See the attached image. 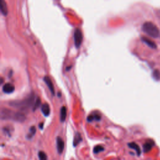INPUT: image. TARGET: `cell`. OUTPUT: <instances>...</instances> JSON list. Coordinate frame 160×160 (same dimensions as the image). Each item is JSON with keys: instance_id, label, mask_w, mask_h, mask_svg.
<instances>
[{"instance_id": "cell-12", "label": "cell", "mask_w": 160, "mask_h": 160, "mask_svg": "<svg viewBox=\"0 0 160 160\" xmlns=\"http://www.w3.org/2000/svg\"><path fill=\"white\" fill-rule=\"evenodd\" d=\"M41 111H42L43 114L44 115V116H48L50 113V106L49 104H48L47 103H45L41 105Z\"/></svg>"}, {"instance_id": "cell-2", "label": "cell", "mask_w": 160, "mask_h": 160, "mask_svg": "<svg viewBox=\"0 0 160 160\" xmlns=\"http://www.w3.org/2000/svg\"><path fill=\"white\" fill-rule=\"evenodd\" d=\"M1 120H12L17 122H23L26 120V116L24 113L21 112L14 111L8 109H2L1 111Z\"/></svg>"}, {"instance_id": "cell-18", "label": "cell", "mask_w": 160, "mask_h": 160, "mask_svg": "<svg viewBox=\"0 0 160 160\" xmlns=\"http://www.w3.org/2000/svg\"><path fill=\"white\" fill-rule=\"evenodd\" d=\"M38 158L40 160H48L47 155L43 151L38 152Z\"/></svg>"}, {"instance_id": "cell-3", "label": "cell", "mask_w": 160, "mask_h": 160, "mask_svg": "<svg viewBox=\"0 0 160 160\" xmlns=\"http://www.w3.org/2000/svg\"><path fill=\"white\" fill-rule=\"evenodd\" d=\"M142 30L144 33L152 38H158L160 34L159 28L155 24L151 21H147L143 24Z\"/></svg>"}, {"instance_id": "cell-1", "label": "cell", "mask_w": 160, "mask_h": 160, "mask_svg": "<svg viewBox=\"0 0 160 160\" xmlns=\"http://www.w3.org/2000/svg\"><path fill=\"white\" fill-rule=\"evenodd\" d=\"M36 101L34 94H31L26 98L22 100L13 101L9 103V106L18 108L21 111L28 110L30 107L34 106V101Z\"/></svg>"}, {"instance_id": "cell-6", "label": "cell", "mask_w": 160, "mask_h": 160, "mask_svg": "<svg viewBox=\"0 0 160 160\" xmlns=\"http://www.w3.org/2000/svg\"><path fill=\"white\" fill-rule=\"evenodd\" d=\"M154 145H155V143L152 140H148V141H146L143 146L144 153H146L149 152L151 150L153 146H154Z\"/></svg>"}, {"instance_id": "cell-13", "label": "cell", "mask_w": 160, "mask_h": 160, "mask_svg": "<svg viewBox=\"0 0 160 160\" xmlns=\"http://www.w3.org/2000/svg\"><path fill=\"white\" fill-rule=\"evenodd\" d=\"M67 115V110L66 106H63L60 109V120L61 122H64L66 120Z\"/></svg>"}, {"instance_id": "cell-16", "label": "cell", "mask_w": 160, "mask_h": 160, "mask_svg": "<svg viewBox=\"0 0 160 160\" xmlns=\"http://www.w3.org/2000/svg\"><path fill=\"white\" fill-rule=\"evenodd\" d=\"M94 120H97V121H100L101 120V116L100 114H89V116L87 118V120L88 121H93Z\"/></svg>"}, {"instance_id": "cell-11", "label": "cell", "mask_w": 160, "mask_h": 160, "mask_svg": "<svg viewBox=\"0 0 160 160\" xmlns=\"http://www.w3.org/2000/svg\"><path fill=\"white\" fill-rule=\"evenodd\" d=\"M0 10H1V13L3 15H7L8 8L7 5H6V3L4 0H0Z\"/></svg>"}, {"instance_id": "cell-21", "label": "cell", "mask_w": 160, "mask_h": 160, "mask_svg": "<svg viewBox=\"0 0 160 160\" xmlns=\"http://www.w3.org/2000/svg\"><path fill=\"white\" fill-rule=\"evenodd\" d=\"M39 127H40V128L41 130H42L43 129V123H41L40 124H39Z\"/></svg>"}, {"instance_id": "cell-20", "label": "cell", "mask_w": 160, "mask_h": 160, "mask_svg": "<svg viewBox=\"0 0 160 160\" xmlns=\"http://www.w3.org/2000/svg\"><path fill=\"white\" fill-rule=\"evenodd\" d=\"M153 76L156 80H159L160 79V72L159 70L155 69L153 73Z\"/></svg>"}, {"instance_id": "cell-7", "label": "cell", "mask_w": 160, "mask_h": 160, "mask_svg": "<svg viewBox=\"0 0 160 160\" xmlns=\"http://www.w3.org/2000/svg\"><path fill=\"white\" fill-rule=\"evenodd\" d=\"M3 91L6 94H10L15 91V86L9 83H7L3 85Z\"/></svg>"}, {"instance_id": "cell-8", "label": "cell", "mask_w": 160, "mask_h": 160, "mask_svg": "<svg viewBox=\"0 0 160 160\" xmlns=\"http://www.w3.org/2000/svg\"><path fill=\"white\" fill-rule=\"evenodd\" d=\"M43 79H44V81L45 82L46 84L47 85L51 93H52L53 95H54V88L53 85V83L52 81V79H51L49 76H44L43 78Z\"/></svg>"}, {"instance_id": "cell-9", "label": "cell", "mask_w": 160, "mask_h": 160, "mask_svg": "<svg viewBox=\"0 0 160 160\" xmlns=\"http://www.w3.org/2000/svg\"><path fill=\"white\" fill-rule=\"evenodd\" d=\"M141 40L145 44H146L148 46H149L150 48H151L156 49V48H157V46H156V44L154 42V41H153L151 40H149V38H148L145 37V36H143V37H141Z\"/></svg>"}, {"instance_id": "cell-19", "label": "cell", "mask_w": 160, "mask_h": 160, "mask_svg": "<svg viewBox=\"0 0 160 160\" xmlns=\"http://www.w3.org/2000/svg\"><path fill=\"white\" fill-rule=\"evenodd\" d=\"M41 104V100L40 98L37 97L36 99V101H34V106L33 107V110L34 111L35 110H36L38 108H39Z\"/></svg>"}, {"instance_id": "cell-10", "label": "cell", "mask_w": 160, "mask_h": 160, "mask_svg": "<svg viewBox=\"0 0 160 160\" xmlns=\"http://www.w3.org/2000/svg\"><path fill=\"white\" fill-rule=\"evenodd\" d=\"M128 145L130 148L133 149L136 151L138 156H140L141 153V149L140 148V146L138 145L136 143H134V142L130 143H128Z\"/></svg>"}, {"instance_id": "cell-17", "label": "cell", "mask_w": 160, "mask_h": 160, "mask_svg": "<svg viewBox=\"0 0 160 160\" xmlns=\"http://www.w3.org/2000/svg\"><path fill=\"white\" fill-rule=\"evenodd\" d=\"M104 150V147L101 145H97L94 147L93 148V153L95 154H98L99 153H101Z\"/></svg>"}, {"instance_id": "cell-14", "label": "cell", "mask_w": 160, "mask_h": 160, "mask_svg": "<svg viewBox=\"0 0 160 160\" xmlns=\"http://www.w3.org/2000/svg\"><path fill=\"white\" fill-rule=\"evenodd\" d=\"M81 141H82V137H81V134L78 132L76 133L74 140H73V146H74L75 147L78 146V144H79V143L81 142Z\"/></svg>"}, {"instance_id": "cell-5", "label": "cell", "mask_w": 160, "mask_h": 160, "mask_svg": "<svg viewBox=\"0 0 160 160\" xmlns=\"http://www.w3.org/2000/svg\"><path fill=\"white\" fill-rule=\"evenodd\" d=\"M56 148L59 154H61L64 150V148H65V143L61 138L60 136L56 138Z\"/></svg>"}, {"instance_id": "cell-15", "label": "cell", "mask_w": 160, "mask_h": 160, "mask_svg": "<svg viewBox=\"0 0 160 160\" xmlns=\"http://www.w3.org/2000/svg\"><path fill=\"white\" fill-rule=\"evenodd\" d=\"M36 132V128H35V126H32L30 128V132H29V133L27 134V136H26L27 138L29 140L31 139L35 135Z\"/></svg>"}, {"instance_id": "cell-4", "label": "cell", "mask_w": 160, "mask_h": 160, "mask_svg": "<svg viewBox=\"0 0 160 160\" xmlns=\"http://www.w3.org/2000/svg\"><path fill=\"white\" fill-rule=\"evenodd\" d=\"M74 41H75V45L76 48L80 47L83 41V33L81 30L79 28H76L74 31Z\"/></svg>"}]
</instances>
